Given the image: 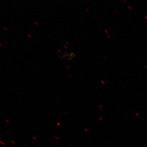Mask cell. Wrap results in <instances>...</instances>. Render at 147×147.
Returning a JSON list of instances; mask_svg holds the SVG:
<instances>
[{
  "instance_id": "cell-2",
  "label": "cell",
  "mask_w": 147,
  "mask_h": 147,
  "mask_svg": "<svg viewBox=\"0 0 147 147\" xmlns=\"http://www.w3.org/2000/svg\"><path fill=\"white\" fill-rule=\"evenodd\" d=\"M0 46H2L1 44V43H0Z\"/></svg>"
},
{
  "instance_id": "cell-1",
  "label": "cell",
  "mask_w": 147,
  "mask_h": 147,
  "mask_svg": "<svg viewBox=\"0 0 147 147\" xmlns=\"http://www.w3.org/2000/svg\"><path fill=\"white\" fill-rule=\"evenodd\" d=\"M76 57L75 54L69 51H64L62 54V57L64 59L67 60H71Z\"/></svg>"
}]
</instances>
